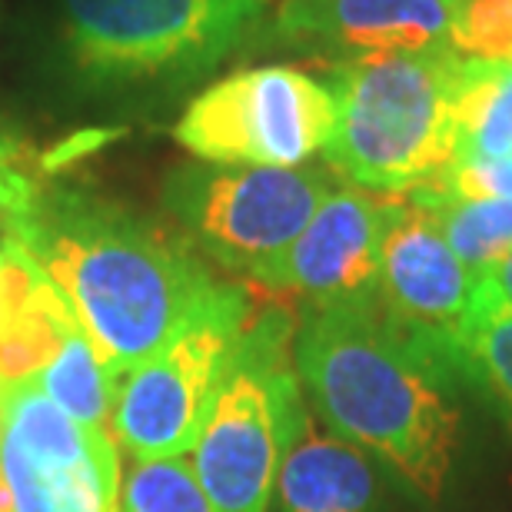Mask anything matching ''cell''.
<instances>
[{
	"mask_svg": "<svg viewBox=\"0 0 512 512\" xmlns=\"http://www.w3.org/2000/svg\"><path fill=\"white\" fill-rule=\"evenodd\" d=\"M74 330V313L50 283V290L40 296L34 310L0 333V383L27 380V376L47 370Z\"/></svg>",
	"mask_w": 512,
	"mask_h": 512,
	"instance_id": "obj_18",
	"label": "cell"
},
{
	"mask_svg": "<svg viewBox=\"0 0 512 512\" xmlns=\"http://www.w3.org/2000/svg\"><path fill=\"white\" fill-rule=\"evenodd\" d=\"M326 167H223L187 163L163 180V207L187 243L223 270L256 280L306 230L336 190Z\"/></svg>",
	"mask_w": 512,
	"mask_h": 512,
	"instance_id": "obj_6",
	"label": "cell"
},
{
	"mask_svg": "<svg viewBox=\"0 0 512 512\" xmlns=\"http://www.w3.org/2000/svg\"><path fill=\"white\" fill-rule=\"evenodd\" d=\"M0 473L14 512H120L117 439L67 416L34 376L0 383Z\"/></svg>",
	"mask_w": 512,
	"mask_h": 512,
	"instance_id": "obj_9",
	"label": "cell"
},
{
	"mask_svg": "<svg viewBox=\"0 0 512 512\" xmlns=\"http://www.w3.org/2000/svg\"><path fill=\"white\" fill-rule=\"evenodd\" d=\"M253 296L227 283L207 310L120 380L114 439L133 459H180L197 443L237 356Z\"/></svg>",
	"mask_w": 512,
	"mask_h": 512,
	"instance_id": "obj_8",
	"label": "cell"
},
{
	"mask_svg": "<svg viewBox=\"0 0 512 512\" xmlns=\"http://www.w3.org/2000/svg\"><path fill=\"white\" fill-rule=\"evenodd\" d=\"M0 167H24V143L0 130Z\"/></svg>",
	"mask_w": 512,
	"mask_h": 512,
	"instance_id": "obj_25",
	"label": "cell"
},
{
	"mask_svg": "<svg viewBox=\"0 0 512 512\" xmlns=\"http://www.w3.org/2000/svg\"><path fill=\"white\" fill-rule=\"evenodd\" d=\"M479 273L453 253L419 203L396 197L380 256L383 313L433 360H449V343L476 303Z\"/></svg>",
	"mask_w": 512,
	"mask_h": 512,
	"instance_id": "obj_11",
	"label": "cell"
},
{
	"mask_svg": "<svg viewBox=\"0 0 512 512\" xmlns=\"http://www.w3.org/2000/svg\"><path fill=\"white\" fill-rule=\"evenodd\" d=\"M7 237L34 256L120 380L227 286L177 233L87 190H44Z\"/></svg>",
	"mask_w": 512,
	"mask_h": 512,
	"instance_id": "obj_1",
	"label": "cell"
},
{
	"mask_svg": "<svg viewBox=\"0 0 512 512\" xmlns=\"http://www.w3.org/2000/svg\"><path fill=\"white\" fill-rule=\"evenodd\" d=\"M0 512H14V509H10V493H7L4 473H0Z\"/></svg>",
	"mask_w": 512,
	"mask_h": 512,
	"instance_id": "obj_26",
	"label": "cell"
},
{
	"mask_svg": "<svg viewBox=\"0 0 512 512\" xmlns=\"http://www.w3.org/2000/svg\"><path fill=\"white\" fill-rule=\"evenodd\" d=\"M449 47L459 57L512 67V0H449Z\"/></svg>",
	"mask_w": 512,
	"mask_h": 512,
	"instance_id": "obj_20",
	"label": "cell"
},
{
	"mask_svg": "<svg viewBox=\"0 0 512 512\" xmlns=\"http://www.w3.org/2000/svg\"><path fill=\"white\" fill-rule=\"evenodd\" d=\"M44 187L24 167H0V237L37 210Z\"/></svg>",
	"mask_w": 512,
	"mask_h": 512,
	"instance_id": "obj_23",
	"label": "cell"
},
{
	"mask_svg": "<svg viewBox=\"0 0 512 512\" xmlns=\"http://www.w3.org/2000/svg\"><path fill=\"white\" fill-rule=\"evenodd\" d=\"M293 340L290 313L276 303H253L237 356L187 453L200 489L220 512L270 509L276 469L306 399Z\"/></svg>",
	"mask_w": 512,
	"mask_h": 512,
	"instance_id": "obj_4",
	"label": "cell"
},
{
	"mask_svg": "<svg viewBox=\"0 0 512 512\" xmlns=\"http://www.w3.org/2000/svg\"><path fill=\"white\" fill-rule=\"evenodd\" d=\"M409 200H506L512 203V153L496 160H459L436 180L423 183Z\"/></svg>",
	"mask_w": 512,
	"mask_h": 512,
	"instance_id": "obj_21",
	"label": "cell"
},
{
	"mask_svg": "<svg viewBox=\"0 0 512 512\" xmlns=\"http://www.w3.org/2000/svg\"><path fill=\"white\" fill-rule=\"evenodd\" d=\"M449 363H459L469 376L489 389L499 406L512 416V313L486 303L476 293L466 323L449 343Z\"/></svg>",
	"mask_w": 512,
	"mask_h": 512,
	"instance_id": "obj_17",
	"label": "cell"
},
{
	"mask_svg": "<svg viewBox=\"0 0 512 512\" xmlns=\"http://www.w3.org/2000/svg\"><path fill=\"white\" fill-rule=\"evenodd\" d=\"M336 130L330 84L300 67H247L197 94L173 140L203 163L223 167H303Z\"/></svg>",
	"mask_w": 512,
	"mask_h": 512,
	"instance_id": "obj_7",
	"label": "cell"
},
{
	"mask_svg": "<svg viewBox=\"0 0 512 512\" xmlns=\"http://www.w3.org/2000/svg\"><path fill=\"white\" fill-rule=\"evenodd\" d=\"M280 27L326 37L363 54H419L449 47V0H290Z\"/></svg>",
	"mask_w": 512,
	"mask_h": 512,
	"instance_id": "obj_13",
	"label": "cell"
},
{
	"mask_svg": "<svg viewBox=\"0 0 512 512\" xmlns=\"http://www.w3.org/2000/svg\"><path fill=\"white\" fill-rule=\"evenodd\" d=\"M373 499L370 456L320 423V413L303 399L266 512H370Z\"/></svg>",
	"mask_w": 512,
	"mask_h": 512,
	"instance_id": "obj_12",
	"label": "cell"
},
{
	"mask_svg": "<svg viewBox=\"0 0 512 512\" xmlns=\"http://www.w3.org/2000/svg\"><path fill=\"white\" fill-rule=\"evenodd\" d=\"M120 512H220L187 459H137L124 479Z\"/></svg>",
	"mask_w": 512,
	"mask_h": 512,
	"instance_id": "obj_19",
	"label": "cell"
},
{
	"mask_svg": "<svg viewBox=\"0 0 512 512\" xmlns=\"http://www.w3.org/2000/svg\"><path fill=\"white\" fill-rule=\"evenodd\" d=\"M466 57L453 47L363 54L333 70V173L373 193H413L456 163V97Z\"/></svg>",
	"mask_w": 512,
	"mask_h": 512,
	"instance_id": "obj_3",
	"label": "cell"
},
{
	"mask_svg": "<svg viewBox=\"0 0 512 512\" xmlns=\"http://www.w3.org/2000/svg\"><path fill=\"white\" fill-rule=\"evenodd\" d=\"M256 4H263V0H256Z\"/></svg>",
	"mask_w": 512,
	"mask_h": 512,
	"instance_id": "obj_27",
	"label": "cell"
},
{
	"mask_svg": "<svg viewBox=\"0 0 512 512\" xmlns=\"http://www.w3.org/2000/svg\"><path fill=\"white\" fill-rule=\"evenodd\" d=\"M459 160H496L512 153V67L469 60L456 97Z\"/></svg>",
	"mask_w": 512,
	"mask_h": 512,
	"instance_id": "obj_14",
	"label": "cell"
},
{
	"mask_svg": "<svg viewBox=\"0 0 512 512\" xmlns=\"http://www.w3.org/2000/svg\"><path fill=\"white\" fill-rule=\"evenodd\" d=\"M260 14L256 0H64L60 44L94 87L187 80L237 50Z\"/></svg>",
	"mask_w": 512,
	"mask_h": 512,
	"instance_id": "obj_5",
	"label": "cell"
},
{
	"mask_svg": "<svg viewBox=\"0 0 512 512\" xmlns=\"http://www.w3.org/2000/svg\"><path fill=\"white\" fill-rule=\"evenodd\" d=\"M50 290V280L37 260L14 237H0V333L27 316Z\"/></svg>",
	"mask_w": 512,
	"mask_h": 512,
	"instance_id": "obj_22",
	"label": "cell"
},
{
	"mask_svg": "<svg viewBox=\"0 0 512 512\" xmlns=\"http://www.w3.org/2000/svg\"><path fill=\"white\" fill-rule=\"evenodd\" d=\"M34 380L40 389L80 423L104 429L114 436V409L120 396V376L100 360L80 326L60 346L57 360L40 370Z\"/></svg>",
	"mask_w": 512,
	"mask_h": 512,
	"instance_id": "obj_15",
	"label": "cell"
},
{
	"mask_svg": "<svg viewBox=\"0 0 512 512\" xmlns=\"http://www.w3.org/2000/svg\"><path fill=\"white\" fill-rule=\"evenodd\" d=\"M293 363L333 433L373 453L436 503L459 446V409L436 360L389 323L380 296L306 310Z\"/></svg>",
	"mask_w": 512,
	"mask_h": 512,
	"instance_id": "obj_2",
	"label": "cell"
},
{
	"mask_svg": "<svg viewBox=\"0 0 512 512\" xmlns=\"http://www.w3.org/2000/svg\"><path fill=\"white\" fill-rule=\"evenodd\" d=\"M393 203V193L336 183L306 230L253 283L296 296L306 310L373 300Z\"/></svg>",
	"mask_w": 512,
	"mask_h": 512,
	"instance_id": "obj_10",
	"label": "cell"
},
{
	"mask_svg": "<svg viewBox=\"0 0 512 512\" xmlns=\"http://www.w3.org/2000/svg\"><path fill=\"white\" fill-rule=\"evenodd\" d=\"M476 293L483 296L486 303H496L512 313V253H506L503 260H496L493 266H486V270L479 273Z\"/></svg>",
	"mask_w": 512,
	"mask_h": 512,
	"instance_id": "obj_24",
	"label": "cell"
},
{
	"mask_svg": "<svg viewBox=\"0 0 512 512\" xmlns=\"http://www.w3.org/2000/svg\"><path fill=\"white\" fill-rule=\"evenodd\" d=\"M409 200V197H406ZM473 273L512 253V203L506 200H413Z\"/></svg>",
	"mask_w": 512,
	"mask_h": 512,
	"instance_id": "obj_16",
	"label": "cell"
}]
</instances>
